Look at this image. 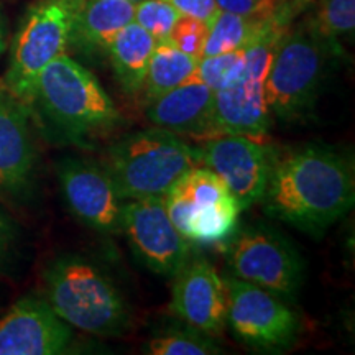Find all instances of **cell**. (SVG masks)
I'll return each instance as SVG.
<instances>
[{"label":"cell","mask_w":355,"mask_h":355,"mask_svg":"<svg viewBox=\"0 0 355 355\" xmlns=\"http://www.w3.org/2000/svg\"><path fill=\"white\" fill-rule=\"evenodd\" d=\"M260 202L272 219L321 239L354 207V159L314 144L275 153Z\"/></svg>","instance_id":"6da1fadb"},{"label":"cell","mask_w":355,"mask_h":355,"mask_svg":"<svg viewBox=\"0 0 355 355\" xmlns=\"http://www.w3.org/2000/svg\"><path fill=\"white\" fill-rule=\"evenodd\" d=\"M30 109L60 140L87 146L122 127L123 117L94 74L63 55L44 68Z\"/></svg>","instance_id":"7a4b0ae2"},{"label":"cell","mask_w":355,"mask_h":355,"mask_svg":"<svg viewBox=\"0 0 355 355\" xmlns=\"http://www.w3.org/2000/svg\"><path fill=\"white\" fill-rule=\"evenodd\" d=\"M44 300L74 329L121 337L132 327L130 304L99 265L81 255H60L43 270Z\"/></svg>","instance_id":"3957f363"},{"label":"cell","mask_w":355,"mask_h":355,"mask_svg":"<svg viewBox=\"0 0 355 355\" xmlns=\"http://www.w3.org/2000/svg\"><path fill=\"white\" fill-rule=\"evenodd\" d=\"M199 163L198 148L159 127L128 133L114 141L101 159L123 201L165 196L184 173Z\"/></svg>","instance_id":"277c9868"},{"label":"cell","mask_w":355,"mask_h":355,"mask_svg":"<svg viewBox=\"0 0 355 355\" xmlns=\"http://www.w3.org/2000/svg\"><path fill=\"white\" fill-rule=\"evenodd\" d=\"M332 53L306 21L288 26L265 81L270 115L279 122H298L308 117L321 92L327 58Z\"/></svg>","instance_id":"5b68a950"},{"label":"cell","mask_w":355,"mask_h":355,"mask_svg":"<svg viewBox=\"0 0 355 355\" xmlns=\"http://www.w3.org/2000/svg\"><path fill=\"white\" fill-rule=\"evenodd\" d=\"M83 0H37L13 38L6 89L30 107L40 73L71 46Z\"/></svg>","instance_id":"8992f818"},{"label":"cell","mask_w":355,"mask_h":355,"mask_svg":"<svg viewBox=\"0 0 355 355\" xmlns=\"http://www.w3.org/2000/svg\"><path fill=\"white\" fill-rule=\"evenodd\" d=\"M225 259L232 277L283 300H295L304 282V261L283 234L266 224L235 229L225 242Z\"/></svg>","instance_id":"52a82bcc"},{"label":"cell","mask_w":355,"mask_h":355,"mask_svg":"<svg viewBox=\"0 0 355 355\" xmlns=\"http://www.w3.org/2000/svg\"><path fill=\"white\" fill-rule=\"evenodd\" d=\"M224 282L229 301L225 326L235 339L254 352H286L300 331L298 314L286 300L232 275L224 277Z\"/></svg>","instance_id":"ba28073f"},{"label":"cell","mask_w":355,"mask_h":355,"mask_svg":"<svg viewBox=\"0 0 355 355\" xmlns=\"http://www.w3.org/2000/svg\"><path fill=\"white\" fill-rule=\"evenodd\" d=\"M122 232L140 263L159 277L173 278L189 259L191 243L173 225L163 196L123 201Z\"/></svg>","instance_id":"9c48e42d"},{"label":"cell","mask_w":355,"mask_h":355,"mask_svg":"<svg viewBox=\"0 0 355 355\" xmlns=\"http://www.w3.org/2000/svg\"><path fill=\"white\" fill-rule=\"evenodd\" d=\"M259 137L222 133L202 146L201 163L224 181L241 209H248L263 198L275 152Z\"/></svg>","instance_id":"30bf717a"},{"label":"cell","mask_w":355,"mask_h":355,"mask_svg":"<svg viewBox=\"0 0 355 355\" xmlns=\"http://www.w3.org/2000/svg\"><path fill=\"white\" fill-rule=\"evenodd\" d=\"M58 183L71 214L99 234L122 232V204L105 168L84 158H63L56 166Z\"/></svg>","instance_id":"8fae6325"},{"label":"cell","mask_w":355,"mask_h":355,"mask_svg":"<svg viewBox=\"0 0 355 355\" xmlns=\"http://www.w3.org/2000/svg\"><path fill=\"white\" fill-rule=\"evenodd\" d=\"M30 112L24 101L0 89V194L13 201L28 199L37 183L38 152Z\"/></svg>","instance_id":"7c38bea8"},{"label":"cell","mask_w":355,"mask_h":355,"mask_svg":"<svg viewBox=\"0 0 355 355\" xmlns=\"http://www.w3.org/2000/svg\"><path fill=\"white\" fill-rule=\"evenodd\" d=\"M73 340L74 327L44 298L25 296L0 319V355H60Z\"/></svg>","instance_id":"4fadbf2b"},{"label":"cell","mask_w":355,"mask_h":355,"mask_svg":"<svg viewBox=\"0 0 355 355\" xmlns=\"http://www.w3.org/2000/svg\"><path fill=\"white\" fill-rule=\"evenodd\" d=\"M173 278L171 313L191 327L214 337L220 336L229 303L224 277L202 257H189Z\"/></svg>","instance_id":"5bb4252c"},{"label":"cell","mask_w":355,"mask_h":355,"mask_svg":"<svg viewBox=\"0 0 355 355\" xmlns=\"http://www.w3.org/2000/svg\"><path fill=\"white\" fill-rule=\"evenodd\" d=\"M214 91L201 83H183L146 104V121L176 135L212 137Z\"/></svg>","instance_id":"9a60e30c"},{"label":"cell","mask_w":355,"mask_h":355,"mask_svg":"<svg viewBox=\"0 0 355 355\" xmlns=\"http://www.w3.org/2000/svg\"><path fill=\"white\" fill-rule=\"evenodd\" d=\"M270 127L265 79L243 74L232 86L214 91L212 137L222 133L261 137Z\"/></svg>","instance_id":"2e32d148"},{"label":"cell","mask_w":355,"mask_h":355,"mask_svg":"<svg viewBox=\"0 0 355 355\" xmlns=\"http://www.w3.org/2000/svg\"><path fill=\"white\" fill-rule=\"evenodd\" d=\"M132 0H83L74 21L71 46L87 55H107L112 40L133 21Z\"/></svg>","instance_id":"e0dca14e"},{"label":"cell","mask_w":355,"mask_h":355,"mask_svg":"<svg viewBox=\"0 0 355 355\" xmlns=\"http://www.w3.org/2000/svg\"><path fill=\"white\" fill-rule=\"evenodd\" d=\"M155 46L157 40L137 21L123 26L112 40L107 56L123 92L133 96L141 91Z\"/></svg>","instance_id":"ac0fdd59"},{"label":"cell","mask_w":355,"mask_h":355,"mask_svg":"<svg viewBox=\"0 0 355 355\" xmlns=\"http://www.w3.org/2000/svg\"><path fill=\"white\" fill-rule=\"evenodd\" d=\"M196 64L198 58L186 55L170 42L157 43L141 87L146 104L183 84L193 74Z\"/></svg>","instance_id":"d6986e66"},{"label":"cell","mask_w":355,"mask_h":355,"mask_svg":"<svg viewBox=\"0 0 355 355\" xmlns=\"http://www.w3.org/2000/svg\"><path fill=\"white\" fill-rule=\"evenodd\" d=\"M270 17L272 15H241L219 10L207 28L202 56H214L247 46Z\"/></svg>","instance_id":"ffe728a7"},{"label":"cell","mask_w":355,"mask_h":355,"mask_svg":"<svg viewBox=\"0 0 355 355\" xmlns=\"http://www.w3.org/2000/svg\"><path fill=\"white\" fill-rule=\"evenodd\" d=\"M150 355H216L224 350L214 340V336L181 322L159 331L144 345Z\"/></svg>","instance_id":"44dd1931"},{"label":"cell","mask_w":355,"mask_h":355,"mask_svg":"<svg viewBox=\"0 0 355 355\" xmlns=\"http://www.w3.org/2000/svg\"><path fill=\"white\" fill-rule=\"evenodd\" d=\"M306 24L336 53L340 40L354 35L355 0H316L313 15Z\"/></svg>","instance_id":"7402d4cb"},{"label":"cell","mask_w":355,"mask_h":355,"mask_svg":"<svg viewBox=\"0 0 355 355\" xmlns=\"http://www.w3.org/2000/svg\"><path fill=\"white\" fill-rule=\"evenodd\" d=\"M243 64H245V46L220 55L202 56L198 60L193 74L184 83H201L212 91H219L232 86L241 79Z\"/></svg>","instance_id":"603a6c76"},{"label":"cell","mask_w":355,"mask_h":355,"mask_svg":"<svg viewBox=\"0 0 355 355\" xmlns=\"http://www.w3.org/2000/svg\"><path fill=\"white\" fill-rule=\"evenodd\" d=\"M180 17V13L165 0H139L133 12V21L152 35L157 43L168 42Z\"/></svg>","instance_id":"cb8c5ba5"},{"label":"cell","mask_w":355,"mask_h":355,"mask_svg":"<svg viewBox=\"0 0 355 355\" xmlns=\"http://www.w3.org/2000/svg\"><path fill=\"white\" fill-rule=\"evenodd\" d=\"M24 259L21 230L13 217L0 206V277H10Z\"/></svg>","instance_id":"d4e9b609"},{"label":"cell","mask_w":355,"mask_h":355,"mask_svg":"<svg viewBox=\"0 0 355 355\" xmlns=\"http://www.w3.org/2000/svg\"><path fill=\"white\" fill-rule=\"evenodd\" d=\"M207 28H209V25L206 21L191 19V17H180L175 26H173L168 42L173 46H176L178 50L186 53V55L194 56L199 60L202 56Z\"/></svg>","instance_id":"484cf974"},{"label":"cell","mask_w":355,"mask_h":355,"mask_svg":"<svg viewBox=\"0 0 355 355\" xmlns=\"http://www.w3.org/2000/svg\"><path fill=\"white\" fill-rule=\"evenodd\" d=\"M181 17H191L206 21L207 25L219 13V6L216 0H165Z\"/></svg>","instance_id":"4316f807"},{"label":"cell","mask_w":355,"mask_h":355,"mask_svg":"<svg viewBox=\"0 0 355 355\" xmlns=\"http://www.w3.org/2000/svg\"><path fill=\"white\" fill-rule=\"evenodd\" d=\"M220 10L241 15H272L282 0H216Z\"/></svg>","instance_id":"83f0119b"},{"label":"cell","mask_w":355,"mask_h":355,"mask_svg":"<svg viewBox=\"0 0 355 355\" xmlns=\"http://www.w3.org/2000/svg\"><path fill=\"white\" fill-rule=\"evenodd\" d=\"M3 50H6V21L0 13V56H2Z\"/></svg>","instance_id":"f1b7e54d"},{"label":"cell","mask_w":355,"mask_h":355,"mask_svg":"<svg viewBox=\"0 0 355 355\" xmlns=\"http://www.w3.org/2000/svg\"><path fill=\"white\" fill-rule=\"evenodd\" d=\"M132 2H133V3H137V2H139V0H132Z\"/></svg>","instance_id":"f546056e"}]
</instances>
